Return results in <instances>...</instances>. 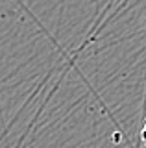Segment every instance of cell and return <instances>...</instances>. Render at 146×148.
Segmentation results:
<instances>
[{
    "mask_svg": "<svg viewBox=\"0 0 146 148\" xmlns=\"http://www.w3.org/2000/svg\"><path fill=\"white\" fill-rule=\"evenodd\" d=\"M143 141L146 143V124H144V128H143Z\"/></svg>",
    "mask_w": 146,
    "mask_h": 148,
    "instance_id": "6da1fadb",
    "label": "cell"
}]
</instances>
